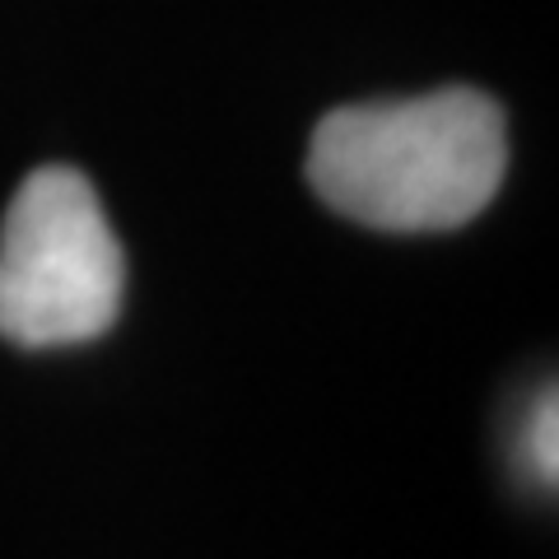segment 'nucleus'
<instances>
[{
    "mask_svg": "<svg viewBox=\"0 0 559 559\" xmlns=\"http://www.w3.org/2000/svg\"><path fill=\"white\" fill-rule=\"evenodd\" d=\"M509 135L495 98L439 90L396 103H349L318 121L308 182L336 215L382 234L462 229L495 201Z\"/></svg>",
    "mask_w": 559,
    "mask_h": 559,
    "instance_id": "nucleus-1",
    "label": "nucleus"
},
{
    "mask_svg": "<svg viewBox=\"0 0 559 559\" xmlns=\"http://www.w3.org/2000/svg\"><path fill=\"white\" fill-rule=\"evenodd\" d=\"M127 257L80 168L28 173L0 224V336L66 349L108 336L121 318Z\"/></svg>",
    "mask_w": 559,
    "mask_h": 559,
    "instance_id": "nucleus-2",
    "label": "nucleus"
},
{
    "mask_svg": "<svg viewBox=\"0 0 559 559\" xmlns=\"http://www.w3.org/2000/svg\"><path fill=\"white\" fill-rule=\"evenodd\" d=\"M522 466L536 485L555 489L559 480V396L555 388H546L532 411H527V425H522Z\"/></svg>",
    "mask_w": 559,
    "mask_h": 559,
    "instance_id": "nucleus-3",
    "label": "nucleus"
}]
</instances>
